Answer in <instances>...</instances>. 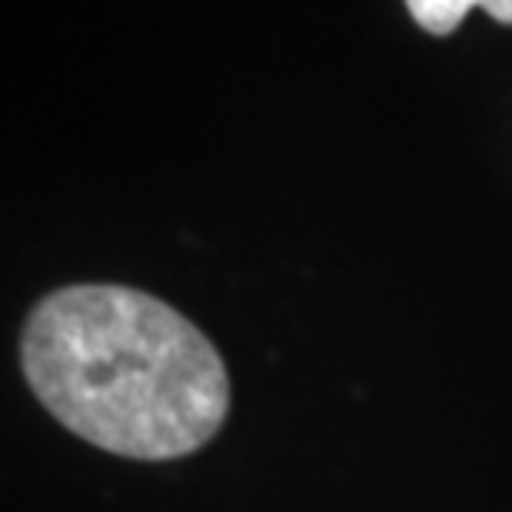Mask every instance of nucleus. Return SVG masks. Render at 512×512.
<instances>
[{
  "label": "nucleus",
  "instance_id": "f257e3e1",
  "mask_svg": "<svg viewBox=\"0 0 512 512\" xmlns=\"http://www.w3.org/2000/svg\"><path fill=\"white\" fill-rule=\"evenodd\" d=\"M20 370L60 426L124 459L197 453L230 413L217 346L130 286L80 283L44 296L20 333Z\"/></svg>",
  "mask_w": 512,
  "mask_h": 512
},
{
  "label": "nucleus",
  "instance_id": "f03ea898",
  "mask_svg": "<svg viewBox=\"0 0 512 512\" xmlns=\"http://www.w3.org/2000/svg\"><path fill=\"white\" fill-rule=\"evenodd\" d=\"M406 7L429 34H453L479 0H406Z\"/></svg>",
  "mask_w": 512,
  "mask_h": 512
},
{
  "label": "nucleus",
  "instance_id": "7ed1b4c3",
  "mask_svg": "<svg viewBox=\"0 0 512 512\" xmlns=\"http://www.w3.org/2000/svg\"><path fill=\"white\" fill-rule=\"evenodd\" d=\"M479 7L499 24H512V0H479Z\"/></svg>",
  "mask_w": 512,
  "mask_h": 512
}]
</instances>
